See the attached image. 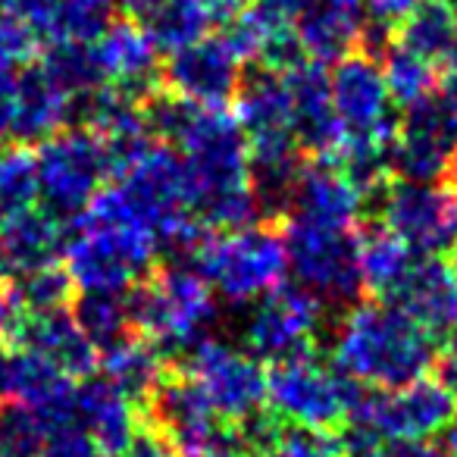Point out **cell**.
I'll list each match as a JSON object with an SVG mask.
<instances>
[{
  "label": "cell",
  "instance_id": "45",
  "mask_svg": "<svg viewBox=\"0 0 457 457\" xmlns=\"http://www.w3.org/2000/svg\"><path fill=\"white\" fill-rule=\"evenodd\" d=\"M16 320V304L10 298V292H0V345H7L10 329H13Z\"/></svg>",
  "mask_w": 457,
  "mask_h": 457
},
{
  "label": "cell",
  "instance_id": "3",
  "mask_svg": "<svg viewBox=\"0 0 457 457\" xmlns=\"http://www.w3.org/2000/svg\"><path fill=\"white\" fill-rule=\"evenodd\" d=\"M129 311L132 329L145 336L166 363H179L195 351L216 323L210 286L185 263H163L129 288Z\"/></svg>",
  "mask_w": 457,
  "mask_h": 457
},
{
  "label": "cell",
  "instance_id": "36",
  "mask_svg": "<svg viewBox=\"0 0 457 457\" xmlns=\"http://www.w3.org/2000/svg\"><path fill=\"white\" fill-rule=\"evenodd\" d=\"M261 457H342V442L336 432H317L282 423L276 442Z\"/></svg>",
  "mask_w": 457,
  "mask_h": 457
},
{
  "label": "cell",
  "instance_id": "22",
  "mask_svg": "<svg viewBox=\"0 0 457 457\" xmlns=\"http://www.w3.org/2000/svg\"><path fill=\"white\" fill-rule=\"evenodd\" d=\"M70 242V220L51 210H26L13 220L0 222V273L22 276L41 267H54Z\"/></svg>",
  "mask_w": 457,
  "mask_h": 457
},
{
  "label": "cell",
  "instance_id": "18",
  "mask_svg": "<svg viewBox=\"0 0 457 457\" xmlns=\"http://www.w3.org/2000/svg\"><path fill=\"white\" fill-rule=\"evenodd\" d=\"M282 82L292 101V132L301 151L313 154V160L332 157L342 138V122L332 107L329 72L317 60H301L292 70L282 72Z\"/></svg>",
  "mask_w": 457,
  "mask_h": 457
},
{
  "label": "cell",
  "instance_id": "46",
  "mask_svg": "<svg viewBox=\"0 0 457 457\" xmlns=\"http://www.w3.org/2000/svg\"><path fill=\"white\" fill-rule=\"evenodd\" d=\"M445 172H448V179H451V188H454L457 191V151L454 154H451V160H448V170H445Z\"/></svg>",
  "mask_w": 457,
  "mask_h": 457
},
{
  "label": "cell",
  "instance_id": "42",
  "mask_svg": "<svg viewBox=\"0 0 457 457\" xmlns=\"http://www.w3.org/2000/svg\"><path fill=\"white\" fill-rule=\"evenodd\" d=\"M436 97L451 113V120L457 122V63L448 66V72L442 76V82H438V88H436Z\"/></svg>",
  "mask_w": 457,
  "mask_h": 457
},
{
  "label": "cell",
  "instance_id": "48",
  "mask_svg": "<svg viewBox=\"0 0 457 457\" xmlns=\"http://www.w3.org/2000/svg\"><path fill=\"white\" fill-rule=\"evenodd\" d=\"M454 7H457V0H454Z\"/></svg>",
  "mask_w": 457,
  "mask_h": 457
},
{
  "label": "cell",
  "instance_id": "11",
  "mask_svg": "<svg viewBox=\"0 0 457 457\" xmlns=\"http://www.w3.org/2000/svg\"><path fill=\"white\" fill-rule=\"evenodd\" d=\"M320 323H323V304L301 286L279 282L251 307L242 338L245 351L261 363L317 354Z\"/></svg>",
  "mask_w": 457,
  "mask_h": 457
},
{
  "label": "cell",
  "instance_id": "1",
  "mask_svg": "<svg viewBox=\"0 0 457 457\" xmlns=\"http://www.w3.org/2000/svg\"><path fill=\"white\" fill-rule=\"evenodd\" d=\"M172 147L182 151L191 213L204 226L236 232L263 222L251 188L248 138L228 110L197 107Z\"/></svg>",
  "mask_w": 457,
  "mask_h": 457
},
{
  "label": "cell",
  "instance_id": "33",
  "mask_svg": "<svg viewBox=\"0 0 457 457\" xmlns=\"http://www.w3.org/2000/svg\"><path fill=\"white\" fill-rule=\"evenodd\" d=\"M38 201L35 154L26 145L0 147V222L26 213Z\"/></svg>",
  "mask_w": 457,
  "mask_h": 457
},
{
  "label": "cell",
  "instance_id": "40",
  "mask_svg": "<svg viewBox=\"0 0 457 457\" xmlns=\"http://www.w3.org/2000/svg\"><path fill=\"white\" fill-rule=\"evenodd\" d=\"M120 457H182L179 448L172 445V438L166 436L160 426H154L147 417H141L138 429H135L129 448Z\"/></svg>",
  "mask_w": 457,
  "mask_h": 457
},
{
  "label": "cell",
  "instance_id": "5",
  "mask_svg": "<svg viewBox=\"0 0 457 457\" xmlns=\"http://www.w3.org/2000/svg\"><path fill=\"white\" fill-rule=\"evenodd\" d=\"M63 261L79 292H129L154 273L157 242L135 226L82 213L70 220Z\"/></svg>",
  "mask_w": 457,
  "mask_h": 457
},
{
  "label": "cell",
  "instance_id": "15",
  "mask_svg": "<svg viewBox=\"0 0 457 457\" xmlns=\"http://www.w3.org/2000/svg\"><path fill=\"white\" fill-rule=\"evenodd\" d=\"M457 151V122L436 95L413 104L398 120L392 145V172L411 182H432L448 170Z\"/></svg>",
  "mask_w": 457,
  "mask_h": 457
},
{
  "label": "cell",
  "instance_id": "38",
  "mask_svg": "<svg viewBox=\"0 0 457 457\" xmlns=\"http://www.w3.org/2000/svg\"><path fill=\"white\" fill-rule=\"evenodd\" d=\"M38 457H104L95 438L82 429L79 420H66V423H51V429L41 438Z\"/></svg>",
  "mask_w": 457,
  "mask_h": 457
},
{
  "label": "cell",
  "instance_id": "41",
  "mask_svg": "<svg viewBox=\"0 0 457 457\" xmlns=\"http://www.w3.org/2000/svg\"><path fill=\"white\" fill-rule=\"evenodd\" d=\"M13 88L16 72H0V147L13 141Z\"/></svg>",
  "mask_w": 457,
  "mask_h": 457
},
{
  "label": "cell",
  "instance_id": "37",
  "mask_svg": "<svg viewBox=\"0 0 457 457\" xmlns=\"http://www.w3.org/2000/svg\"><path fill=\"white\" fill-rule=\"evenodd\" d=\"M38 54V35L13 10L0 7V72H16Z\"/></svg>",
  "mask_w": 457,
  "mask_h": 457
},
{
  "label": "cell",
  "instance_id": "4",
  "mask_svg": "<svg viewBox=\"0 0 457 457\" xmlns=\"http://www.w3.org/2000/svg\"><path fill=\"white\" fill-rule=\"evenodd\" d=\"M185 267L232 304H251L286 282L288 257L279 232L270 222H257L236 232H207Z\"/></svg>",
  "mask_w": 457,
  "mask_h": 457
},
{
  "label": "cell",
  "instance_id": "10",
  "mask_svg": "<svg viewBox=\"0 0 457 457\" xmlns=\"http://www.w3.org/2000/svg\"><path fill=\"white\" fill-rule=\"evenodd\" d=\"M457 420V398L438 379L407 382L401 388L363 386L348 423L379 438H432ZM345 423V426H348Z\"/></svg>",
  "mask_w": 457,
  "mask_h": 457
},
{
  "label": "cell",
  "instance_id": "31",
  "mask_svg": "<svg viewBox=\"0 0 457 457\" xmlns=\"http://www.w3.org/2000/svg\"><path fill=\"white\" fill-rule=\"evenodd\" d=\"M41 70L66 91V95H82L97 85H104V70L97 63L95 41H51L41 54Z\"/></svg>",
  "mask_w": 457,
  "mask_h": 457
},
{
  "label": "cell",
  "instance_id": "8",
  "mask_svg": "<svg viewBox=\"0 0 457 457\" xmlns=\"http://www.w3.org/2000/svg\"><path fill=\"white\" fill-rule=\"evenodd\" d=\"M35 172L45 210L60 220H76L110 179L107 145L91 129H60L35 151Z\"/></svg>",
  "mask_w": 457,
  "mask_h": 457
},
{
  "label": "cell",
  "instance_id": "28",
  "mask_svg": "<svg viewBox=\"0 0 457 457\" xmlns=\"http://www.w3.org/2000/svg\"><path fill=\"white\" fill-rule=\"evenodd\" d=\"M417 251L398 238L392 228L386 226H367L361 236V273L363 288L373 292L379 301L398 288V282L407 276V270L417 261Z\"/></svg>",
  "mask_w": 457,
  "mask_h": 457
},
{
  "label": "cell",
  "instance_id": "21",
  "mask_svg": "<svg viewBox=\"0 0 457 457\" xmlns=\"http://www.w3.org/2000/svg\"><path fill=\"white\" fill-rule=\"evenodd\" d=\"M97 63L104 70V79H110L113 85L126 88L138 104H145L157 88H163L160 82V63H157V47L151 45L147 32L132 20H113L107 26V32L95 41Z\"/></svg>",
  "mask_w": 457,
  "mask_h": 457
},
{
  "label": "cell",
  "instance_id": "24",
  "mask_svg": "<svg viewBox=\"0 0 457 457\" xmlns=\"http://www.w3.org/2000/svg\"><path fill=\"white\" fill-rule=\"evenodd\" d=\"M76 420L104 457H120L141 423L132 401L122 398L104 376H85L76 382Z\"/></svg>",
  "mask_w": 457,
  "mask_h": 457
},
{
  "label": "cell",
  "instance_id": "14",
  "mask_svg": "<svg viewBox=\"0 0 457 457\" xmlns=\"http://www.w3.org/2000/svg\"><path fill=\"white\" fill-rule=\"evenodd\" d=\"M332 107L345 135H395L398 120L392 116V97L386 88L379 60L363 51H351L336 63L329 76Z\"/></svg>",
  "mask_w": 457,
  "mask_h": 457
},
{
  "label": "cell",
  "instance_id": "49",
  "mask_svg": "<svg viewBox=\"0 0 457 457\" xmlns=\"http://www.w3.org/2000/svg\"><path fill=\"white\" fill-rule=\"evenodd\" d=\"M454 332H457V329H454Z\"/></svg>",
  "mask_w": 457,
  "mask_h": 457
},
{
  "label": "cell",
  "instance_id": "44",
  "mask_svg": "<svg viewBox=\"0 0 457 457\" xmlns=\"http://www.w3.org/2000/svg\"><path fill=\"white\" fill-rule=\"evenodd\" d=\"M0 401H13V351L0 345Z\"/></svg>",
  "mask_w": 457,
  "mask_h": 457
},
{
  "label": "cell",
  "instance_id": "20",
  "mask_svg": "<svg viewBox=\"0 0 457 457\" xmlns=\"http://www.w3.org/2000/svg\"><path fill=\"white\" fill-rule=\"evenodd\" d=\"M386 304H395L432 336H454L457 329V273L438 257L413 261Z\"/></svg>",
  "mask_w": 457,
  "mask_h": 457
},
{
  "label": "cell",
  "instance_id": "29",
  "mask_svg": "<svg viewBox=\"0 0 457 457\" xmlns=\"http://www.w3.org/2000/svg\"><path fill=\"white\" fill-rule=\"evenodd\" d=\"M147 32L151 45L163 54L188 47L201 41L213 29L207 0H157L141 20H135Z\"/></svg>",
  "mask_w": 457,
  "mask_h": 457
},
{
  "label": "cell",
  "instance_id": "9",
  "mask_svg": "<svg viewBox=\"0 0 457 457\" xmlns=\"http://www.w3.org/2000/svg\"><path fill=\"white\" fill-rule=\"evenodd\" d=\"M370 210L417 254L438 257L457 251V191L451 185L388 179Z\"/></svg>",
  "mask_w": 457,
  "mask_h": 457
},
{
  "label": "cell",
  "instance_id": "19",
  "mask_svg": "<svg viewBox=\"0 0 457 457\" xmlns=\"http://www.w3.org/2000/svg\"><path fill=\"white\" fill-rule=\"evenodd\" d=\"M288 213L295 220L317 222V226L354 228L367 213V197L336 163L313 160L301 170Z\"/></svg>",
  "mask_w": 457,
  "mask_h": 457
},
{
  "label": "cell",
  "instance_id": "30",
  "mask_svg": "<svg viewBox=\"0 0 457 457\" xmlns=\"http://www.w3.org/2000/svg\"><path fill=\"white\" fill-rule=\"evenodd\" d=\"M70 311L97 351H107L132 332L129 292H79Z\"/></svg>",
  "mask_w": 457,
  "mask_h": 457
},
{
  "label": "cell",
  "instance_id": "12",
  "mask_svg": "<svg viewBox=\"0 0 457 457\" xmlns=\"http://www.w3.org/2000/svg\"><path fill=\"white\" fill-rule=\"evenodd\" d=\"M176 367H182L185 373L201 382L210 404L222 420L236 423L267 404V373H263L261 361L236 345L204 338Z\"/></svg>",
  "mask_w": 457,
  "mask_h": 457
},
{
  "label": "cell",
  "instance_id": "27",
  "mask_svg": "<svg viewBox=\"0 0 457 457\" xmlns=\"http://www.w3.org/2000/svg\"><path fill=\"white\" fill-rule=\"evenodd\" d=\"M401 47L432 66L457 63V7L454 0H420L413 13L398 29Z\"/></svg>",
  "mask_w": 457,
  "mask_h": 457
},
{
  "label": "cell",
  "instance_id": "16",
  "mask_svg": "<svg viewBox=\"0 0 457 457\" xmlns=\"http://www.w3.org/2000/svg\"><path fill=\"white\" fill-rule=\"evenodd\" d=\"M236 104V120L248 138V154L301 151L292 132V101H288L282 72L251 63V70H242Z\"/></svg>",
  "mask_w": 457,
  "mask_h": 457
},
{
  "label": "cell",
  "instance_id": "32",
  "mask_svg": "<svg viewBox=\"0 0 457 457\" xmlns=\"http://www.w3.org/2000/svg\"><path fill=\"white\" fill-rule=\"evenodd\" d=\"M382 66V76H386V88H388V97H392L395 107L407 110L413 104L426 101V97L436 95L438 88V76L429 60L417 57L413 51L401 45H392L379 60Z\"/></svg>",
  "mask_w": 457,
  "mask_h": 457
},
{
  "label": "cell",
  "instance_id": "7",
  "mask_svg": "<svg viewBox=\"0 0 457 457\" xmlns=\"http://www.w3.org/2000/svg\"><path fill=\"white\" fill-rule=\"evenodd\" d=\"M363 386L336 367H326L317 354L292 357L270 367L267 404L282 423L317 432H336L348 423Z\"/></svg>",
  "mask_w": 457,
  "mask_h": 457
},
{
  "label": "cell",
  "instance_id": "26",
  "mask_svg": "<svg viewBox=\"0 0 457 457\" xmlns=\"http://www.w3.org/2000/svg\"><path fill=\"white\" fill-rule=\"evenodd\" d=\"M101 376L122 395L126 401H132L135 407H145L151 398L154 386L160 382L166 370V361L145 336L129 332L126 338H120L116 345H110L97 361Z\"/></svg>",
  "mask_w": 457,
  "mask_h": 457
},
{
  "label": "cell",
  "instance_id": "6",
  "mask_svg": "<svg viewBox=\"0 0 457 457\" xmlns=\"http://www.w3.org/2000/svg\"><path fill=\"white\" fill-rule=\"evenodd\" d=\"M282 245L295 282L320 304L336 311L361 304L367 288L361 273V236L354 228H329L292 216Z\"/></svg>",
  "mask_w": 457,
  "mask_h": 457
},
{
  "label": "cell",
  "instance_id": "34",
  "mask_svg": "<svg viewBox=\"0 0 457 457\" xmlns=\"http://www.w3.org/2000/svg\"><path fill=\"white\" fill-rule=\"evenodd\" d=\"M13 298L16 311L26 313H45V311H60V307H72L76 298V286H72L70 273L63 267H41L32 273L13 276V286L7 288Z\"/></svg>",
  "mask_w": 457,
  "mask_h": 457
},
{
  "label": "cell",
  "instance_id": "39",
  "mask_svg": "<svg viewBox=\"0 0 457 457\" xmlns=\"http://www.w3.org/2000/svg\"><path fill=\"white\" fill-rule=\"evenodd\" d=\"M420 0H363V26L379 29L386 35H398L404 20L413 13Z\"/></svg>",
  "mask_w": 457,
  "mask_h": 457
},
{
  "label": "cell",
  "instance_id": "43",
  "mask_svg": "<svg viewBox=\"0 0 457 457\" xmlns=\"http://www.w3.org/2000/svg\"><path fill=\"white\" fill-rule=\"evenodd\" d=\"M436 370H438L436 379L457 398V345L445 351L442 357H436Z\"/></svg>",
  "mask_w": 457,
  "mask_h": 457
},
{
  "label": "cell",
  "instance_id": "35",
  "mask_svg": "<svg viewBox=\"0 0 457 457\" xmlns=\"http://www.w3.org/2000/svg\"><path fill=\"white\" fill-rule=\"evenodd\" d=\"M338 442H342V457H448L445 445L429 438H379L354 423L345 426Z\"/></svg>",
  "mask_w": 457,
  "mask_h": 457
},
{
  "label": "cell",
  "instance_id": "25",
  "mask_svg": "<svg viewBox=\"0 0 457 457\" xmlns=\"http://www.w3.org/2000/svg\"><path fill=\"white\" fill-rule=\"evenodd\" d=\"M70 113V95L41 70L38 63H29L16 72L13 88V141L32 145L45 141L66 126Z\"/></svg>",
  "mask_w": 457,
  "mask_h": 457
},
{
  "label": "cell",
  "instance_id": "13",
  "mask_svg": "<svg viewBox=\"0 0 457 457\" xmlns=\"http://www.w3.org/2000/svg\"><path fill=\"white\" fill-rule=\"evenodd\" d=\"M160 82L166 91L197 104V107L226 110L236 101L242 82V60L228 51L220 35H204L188 47H179L160 66Z\"/></svg>",
  "mask_w": 457,
  "mask_h": 457
},
{
  "label": "cell",
  "instance_id": "2",
  "mask_svg": "<svg viewBox=\"0 0 457 457\" xmlns=\"http://www.w3.org/2000/svg\"><path fill=\"white\" fill-rule=\"evenodd\" d=\"M332 367L367 388H401L436 367V336L386 301L348 307L332 332Z\"/></svg>",
  "mask_w": 457,
  "mask_h": 457
},
{
  "label": "cell",
  "instance_id": "23",
  "mask_svg": "<svg viewBox=\"0 0 457 457\" xmlns=\"http://www.w3.org/2000/svg\"><path fill=\"white\" fill-rule=\"evenodd\" d=\"M292 29L307 60L323 66L338 63L361 41L363 0H307Z\"/></svg>",
  "mask_w": 457,
  "mask_h": 457
},
{
  "label": "cell",
  "instance_id": "47",
  "mask_svg": "<svg viewBox=\"0 0 457 457\" xmlns=\"http://www.w3.org/2000/svg\"><path fill=\"white\" fill-rule=\"evenodd\" d=\"M451 270H454V273H457V251H454V254H451Z\"/></svg>",
  "mask_w": 457,
  "mask_h": 457
},
{
  "label": "cell",
  "instance_id": "17",
  "mask_svg": "<svg viewBox=\"0 0 457 457\" xmlns=\"http://www.w3.org/2000/svg\"><path fill=\"white\" fill-rule=\"evenodd\" d=\"M7 345L16 351H29V354L45 357L47 363H54L60 373H66L76 382L85 379V376H95L97 361H101L97 348L79 329L70 307L45 311V313L16 311Z\"/></svg>",
  "mask_w": 457,
  "mask_h": 457
}]
</instances>
